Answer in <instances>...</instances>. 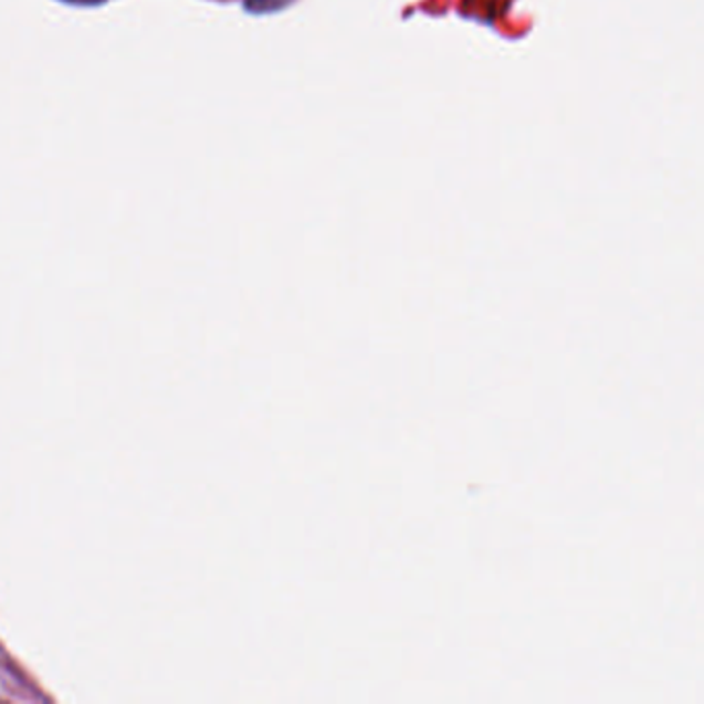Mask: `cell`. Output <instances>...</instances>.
Returning a JSON list of instances; mask_svg holds the SVG:
<instances>
[{
  "mask_svg": "<svg viewBox=\"0 0 704 704\" xmlns=\"http://www.w3.org/2000/svg\"><path fill=\"white\" fill-rule=\"evenodd\" d=\"M292 0H246V9L252 13H273L287 7Z\"/></svg>",
  "mask_w": 704,
  "mask_h": 704,
  "instance_id": "6da1fadb",
  "label": "cell"
},
{
  "mask_svg": "<svg viewBox=\"0 0 704 704\" xmlns=\"http://www.w3.org/2000/svg\"><path fill=\"white\" fill-rule=\"evenodd\" d=\"M64 2H71V4H99L102 0H64Z\"/></svg>",
  "mask_w": 704,
  "mask_h": 704,
  "instance_id": "7a4b0ae2",
  "label": "cell"
}]
</instances>
